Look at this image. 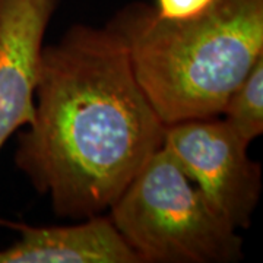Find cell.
<instances>
[{"label":"cell","mask_w":263,"mask_h":263,"mask_svg":"<svg viewBox=\"0 0 263 263\" xmlns=\"http://www.w3.org/2000/svg\"><path fill=\"white\" fill-rule=\"evenodd\" d=\"M8 226L21 238L0 250V263H141L110 216H89L65 227Z\"/></svg>","instance_id":"8992f818"},{"label":"cell","mask_w":263,"mask_h":263,"mask_svg":"<svg viewBox=\"0 0 263 263\" xmlns=\"http://www.w3.org/2000/svg\"><path fill=\"white\" fill-rule=\"evenodd\" d=\"M221 116L241 141L250 145L263 132V56L228 98Z\"/></svg>","instance_id":"52a82bcc"},{"label":"cell","mask_w":263,"mask_h":263,"mask_svg":"<svg viewBox=\"0 0 263 263\" xmlns=\"http://www.w3.org/2000/svg\"><path fill=\"white\" fill-rule=\"evenodd\" d=\"M162 145L231 226H250L262 189L260 165L222 119L165 124Z\"/></svg>","instance_id":"277c9868"},{"label":"cell","mask_w":263,"mask_h":263,"mask_svg":"<svg viewBox=\"0 0 263 263\" xmlns=\"http://www.w3.org/2000/svg\"><path fill=\"white\" fill-rule=\"evenodd\" d=\"M27 127L16 165L50 195L57 215L76 219L110 209L165 132L122 38L85 25L43 47Z\"/></svg>","instance_id":"6da1fadb"},{"label":"cell","mask_w":263,"mask_h":263,"mask_svg":"<svg viewBox=\"0 0 263 263\" xmlns=\"http://www.w3.org/2000/svg\"><path fill=\"white\" fill-rule=\"evenodd\" d=\"M60 0H0V149L34 119L44 34Z\"/></svg>","instance_id":"5b68a950"},{"label":"cell","mask_w":263,"mask_h":263,"mask_svg":"<svg viewBox=\"0 0 263 263\" xmlns=\"http://www.w3.org/2000/svg\"><path fill=\"white\" fill-rule=\"evenodd\" d=\"M122 38L142 91L164 124L219 117L263 56V0H216L186 21L132 3L107 25Z\"/></svg>","instance_id":"7a4b0ae2"},{"label":"cell","mask_w":263,"mask_h":263,"mask_svg":"<svg viewBox=\"0 0 263 263\" xmlns=\"http://www.w3.org/2000/svg\"><path fill=\"white\" fill-rule=\"evenodd\" d=\"M141 263H231L243 240L162 145L110 206Z\"/></svg>","instance_id":"3957f363"},{"label":"cell","mask_w":263,"mask_h":263,"mask_svg":"<svg viewBox=\"0 0 263 263\" xmlns=\"http://www.w3.org/2000/svg\"><path fill=\"white\" fill-rule=\"evenodd\" d=\"M216 0H155L154 13L165 21H186L209 10Z\"/></svg>","instance_id":"ba28073f"}]
</instances>
